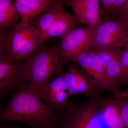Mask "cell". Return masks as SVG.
<instances>
[{
	"mask_svg": "<svg viewBox=\"0 0 128 128\" xmlns=\"http://www.w3.org/2000/svg\"><path fill=\"white\" fill-rule=\"evenodd\" d=\"M76 62L79 64L89 80L101 92L108 90L114 94L120 91L117 85L112 82L107 75L94 50L81 54Z\"/></svg>",
	"mask_w": 128,
	"mask_h": 128,
	"instance_id": "obj_7",
	"label": "cell"
},
{
	"mask_svg": "<svg viewBox=\"0 0 128 128\" xmlns=\"http://www.w3.org/2000/svg\"></svg>",
	"mask_w": 128,
	"mask_h": 128,
	"instance_id": "obj_25",
	"label": "cell"
},
{
	"mask_svg": "<svg viewBox=\"0 0 128 128\" xmlns=\"http://www.w3.org/2000/svg\"><path fill=\"white\" fill-rule=\"evenodd\" d=\"M55 0H15L20 23H28L45 12Z\"/></svg>",
	"mask_w": 128,
	"mask_h": 128,
	"instance_id": "obj_14",
	"label": "cell"
},
{
	"mask_svg": "<svg viewBox=\"0 0 128 128\" xmlns=\"http://www.w3.org/2000/svg\"><path fill=\"white\" fill-rule=\"evenodd\" d=\"M15 1L0 0V28L6 30L16 25L18 18Z\"/></svg>",
	"mask_w": 128,
	"mask_h": 128,
	"instance_id": "obj_17",
	"label": "cell"
},
{
	"mask_svg": "<svg viewBox=\"0 0 128 128\" xmlns=\"http://www.w3.org/2000/svg\"><path fill=\"white\" fill-rule=\"evenodd\" d=\"M64 4L55 0L52 6L48 10L32 20V22L39 33L40 38L46 32L64 10Z\"/></svg>",
	"mask_w": 128,
	"mask_h": 128,
	"instance_id": "obj_16",
	"label": "cell"
},
{
	"mask_svg": "<svg viewBox=\"0 0 128 128\" xmlns=\"http://www.w3.org/2000/svg\"><path fill=\"white\" fill-rule=\"evenodd\" d=\"M127 1H128V0H112V12H111L110 13H112V12H113L114 11L116 10V9L121 7Z\"/></svg>",
	"mask_w": 128,
	"mask_h": 128,
	"instance_id": "obj_21",
	"label": "cell"
},
{
	"mask_svg": "<svg viewBox=\"0 0 128 128\" xmlns=\"http://www.w3.org/2000/svg\"><path fill=\"white\" fill-rule=\"evenodd\" d=\"M114 98H121L128 97V87L125 90L123 91H120L116 94H114L112 96Z\"/></svg>",
	"mask_w": 128,
	"mask_h": 128,
	"instance_id": "obj_22",
	"label": "cell"
},
{
	"mask_svg": "<svg viewBox=\"0 0 128 128\" xmlns=\"http://www.w3.org/2000/svg\"><path fill=\"white\" fill-rule=\"evenodd\" d=\"M106 17L117 21L128 18V0L123 6L114 10Z\"/></svg>",
	"mask_w": 128,
	"mask_h": 128,
	"instance_id": "obj_18",
	"label": "cell"
},
{
	"mask_svg": "<svg viewBox=\"0 0 128 128\" xmlns=\"http://www.w3.org/2000/svg\"><path fill=\"white\" fill-rule=\"evenodd\" d=\"M65 63L57 45L42 46L22 60V80H27L32 87L38 90L54 76L60 73Z\"/></svg>",
	"mask_w": 128,
	"mask_h": 128,
	"instance_id": "obj_2",
	"label": "cell"
},
{
	"mask_svg": "<svg viewBox=\"0 0 128 128\" xmlns=\"http://www.w3.org/2000/svg\"><path fill=\"white\" fill-rule=\"evenodd\" d=\"M22 61L13 60L0 54V94L4 95L23 82Z\"/></svg>",
	"mask_w": 128,
	"mask_h": 128,
	"instance_id": "obj_12",
	"label": "cell"
},
{
	"mask_svg": "<svg viewBox=\"0 0 128 128\" xmlns=\"http://www.w3.org/2000/svg\"><path fill=\"white\" fill-rule=\"evenodd\" d=\"M94 50V49H93ZM105 69L108 78L116 85L128 82L121 63L123 48L94 50Z\"/></svg>",
	"mask_w": 128,
	"mask_h": 128,
	"instance_id": "obj_9",
	"label": "cell"
},
{
	"mask_svg": "<svg viewBox=\"0 0 128 128\" xmlns=\"http://www.w3.org/2000/svg\"><path fill=\"white\" fill-rule=\"evenodd\" d=\"M78 24L74 15L64 10L46 32L40 38L38 48L43 46L46 41L52 38H60V39L63 38L74 30Z\"/></svg>",
	"mask_w": 128,
	"mask_h": 128,
	"instance_id": "obj_13",
	"label": "cell"
},
{
	"mask_svg": "<svg viewBox=\"0 0 128 128\" xmlns=\"http://www.w3.org/2000/svg\"><path fill=\"white\" fill-rule=\"evenodd\" d=\"M123 69L128 78V44L123 48L121 56Z\"/></svg>",
	"mask_w": 128,
	"mask_h": 128,
	"instance_id": "obj_20",
	"label": "cell"
},
{
	"mask_svg": "<svg viewBox=\"0 0 128 128\" xmlns=\"http://www.w3.org/2000/svg\"><path fill=\"white\" fill-rule=\"evenodd\" d=\"M96 29L88 26L74 29L60 39L57 46L65 63L76 62L81 54L93 49Z\"/></svg>",
	"mask_w": 128,
	"mask_h": 128,
	"instance_id": "obj_5",
	"label": "cell"
},
{
	"mask_svg": "<svg viewBox=\"0 0 128 128\" xmlns=\"http://www.w3.org/2000/svg\"><path fill=\"white\" fill-rule=\"evenodd\" d=\"M100 0H70L65 5L72 8L78 24L96 28L102 22Z\"/></svg>",
	"mask_w": 128,
	"mask_h": 128,
	"instance_id": "obj_11",
	"label": "cell"
},
{
	"mask_svg": "<svg viewBox=\"0 0 128 128\" xmlns=\"http://www.w3.org/2000/svg\"><path fill=\"white\" fill-rule=\"evenodd\" d=\"M63 74L68 86L70 96L84 95L90 98L100 97V91L91 82L84 73H82L74 65H70L68 70Z\"/></svg>",
	"mask_w": 128,
	"mask_h": 128,
	"instance_id": "obj_10",
	"label": "cell"
},
{
	"mask_svg": "<svg viewBox=\"0 0 128 128\" xmlns=\"http://www.w3.org/2000/svg\"><path fill=\"white\" fill-rule=\"evenodd\" d=\"M102 98H90L82 104L69 103L63 110L60 128H105L102 111Z\"/></svg>",
	"mask_w": 128,
	"mask_h": 128,
	"instance_id": "obj_4",
	"label": "cell"
},
{
	"mask_svg": "<svg viewBox=\"0 0 128 128\" xmlns=\"http://www.w3.org/2000/svg\"><path fill=\"white\" fill-rule=\"evenodd\" d=\"M1 121H20L33 128H53L57 118L37 90L22 82L0 114Z\"/></svg>",
	"mask_w": 128,
	"mask_h": 128,
	"instance_id": "obj_1",
	"label": "cell"
},
{
	"mask_svg": "<svg viewBox=\"0 0 128 128\" xmlns=\"http://www.w3.org/2000/svg\"><path fill=\"white\" fill-rule=\"evenodd\" d=\"M102 111L107 128H124L118 98H102Z\"/></svg>",
	"mask_w": 128,
	"mask_h": 128,
	"instance_id": "obj_15",
	"label": "cell"
},
{
	"mask_svg": "<svg viewBox=\"0 0 128 128\" xmlns=\"http://www.w3.org/2000/svg\"><path fill=\"white\" fill-rule=\"evenodd\" d=\"M118 98L120 112L124 128H128V97Z\"/></svg>",
	"mask_w": 128,
	"mask_h": 128,
	"instance_id": "obj_19",
	"label": "cell"
},
{
	"mask_svg": "<svg viewBox=\"0 0 128 128\" xmlns=\"http://www.w3.org/2000/svg\"><path fill=\"white\" fill-rule=\"evenodd\" d=\"M0 54L22 61L38 50L39 33L32 22L19 23L5 36H0Z\"/></svg>",
	"mask_w": 128,
	"mask_h": 128,
	"instance_id": "obj_3",
	"label": "cell"
},
{
	"mask_svg": "<svg viewBox=\"0 0 128 128\" xmlns=\"http://www.w3.org/2000/svg\"><path fill=\"white\" fill-rule=\"evenodd\" d=\"M57 1L59 2H61L62 4H64V5H65L66 3L68 1L70 0H56Z\"/></svg>",
	"mask_w": 128,
	"mask_h": 128,
	"instance_id": "obj_24",
	"label": "cell"
},
{
	"mask_svg": "<svg viewBox=\"0 0 128 128\" xmlns=\"http://www.w3.org/2000/svg\"><path fill=\"white\" fill-rule=\"evenodd\" d=\"M128 44V28L123 22L107 18L96 29L93 49L122 48Z\"/></svg>",
	"mask_w": 128,
	"mask_h": 128,
	"instance_id": "obj_6",
	"label": "cell"
},
{
	"mask_svg": "<svg viewBox=\"0 0 128 128\" xmlns=\"http://www.w3.org/2000/svg\"><path fill=\"white\" fill-rule=\"evenodd\" d=\"M37 90L42 100L52 110H63L69 104L70 96L63 73L50 80Z\"/></svg>",
	"mask_w": 128,
	"mask_h": 128,
	"instance_id": "obj_8",
	"label": "cell"
},
{
	"mask_svg": "<svg viewBox=\"0 0 128 128\" xmlns=\"http://www.w3.org/2000/svg\"><path fill=\"white\" fill-rule=\"evenodd\" d=\"M119 21H120V22H123L126 25V26H127V27L128 28V18L123 19V20Z\"/></svg>",
	"mask_w": 128,
	"mask_h": 128,
	"instance_id": "obj_23",
	"label": "cell"
}]
</instances>
